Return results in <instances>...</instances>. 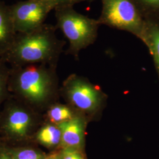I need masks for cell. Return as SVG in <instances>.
<instances>
[{"mask_svg": "<svg viewBox=\"0 0 159 159\" xmlns=\"http://www.w3.org/2000/svg\"><path fill=\"white\" fill-rule=\"evenodd\" d=\"M57 27L44 24L38 29L24 33H17L10 48L2 59L14 66L42 63L53 67L62 50L65 41L56 36Z\"/></svg>", "mask_w": 159, "mask_h": 159, "instance_id": "6da1fadb", "label": "cell"}, {"mask_svg": "<svg viewBox=\"0 0 159 159\" xmlns=\"http://www.w3.org/2000/svg\"><path fill=\"white\" fill-rule=\"evenodd\" d=\"M54 10L56 27L69 42L68 52L77 57L80 51L96 41L101 25L97 19L80 13L72 6L58 7Z\"/></svg>", "mask_w": 159, "mask_h": 159, "instance_id": "7a4b0ae2", "label": "cell"}, {"mask_svg": "<svg viewBox=\"0 0 159 159\" xmlns=\"http://www.w3.org/2000/svg\"><path fill=\"white\" fill-rule=\"evenodd\" d=\"M102 10L97 19L100 25L134 35L146 41V20L132 0H101Z\"/></svg>", "mask_w": 159, "mask_h": 159, "instance_id": "3957f363", "label": "cell"}, {"mask_svg": "<svg viewBox=\"0 0 159 159\" xmlns=\"http://www.w3.org/2000/svg\"><path fill=\"white\" fill-rule=\"evenodd\" d=\"M45 64L14 67L11 75L19 93L33 103L45 101L51 91L53 73Z\"/></svg>", "mask_w": 159, "mask_h": 159, "instance_id": "277c9868", "label": "cell"}, {"mask_svg": "<svg viewBox=\"0 0 159 159\" xmlns=\"http://www.w3.org/2000/svg\"><path fill=\"white\" fill-rule=\"evenodd\" d=\"M17 33H24L38 29L44 24L50 12L55 9L48 0H26L10 6Z\"/></svg>", "mask_w": 159, "mask_h": 159, "instance_id": "5b68a950", "label": "cell"}, {"mask_svg": "<svg viewBox=\"0 0 159 159\" xmlns=\"http://www.w3.org/2000/svg\"><path fill=\"white\" fill-rule=\"evenodd\" d=\"M65 91L70 102L77 108L87 113L96 112L103 101L101 91L76 75H71L66 80Z\"/></svg>", "mask_w": 159, "mask_h": 159, "instance_id": "8992f818", "label": "cell"}, {"mask_svg": "<svg viewBox=\"0 0 159 159\" xmlns=\"http://www.w3.org/2000/svg\"><path fill=\"white\" fill-rule=\"evenodd\" d=\"M61 133L60 146L64 148L82 150L84 145L85 120L78 116L72 119L57 125Z\"/></svg>", "mask_w": 159, "mask_h": 159, "instance_id": "52a82bcc", "label": "cell"}, {"mask_svg": "<svg viewBox=\"0 0 159 159\" xmlns=\"http://www.w3.org/2000/svg\"><path fill=\"white\" fill-rule=\"evenodd\" d=\"M32 117L22 108H12L7 114L4 123V129L13 138L23 139L28 136L33 125Z\"/></svg>", "mask_w": 159, "mask_h": 159, "instance_id": "ba28073f", "label": "cell"}, {"mask_svg": "<svg viewBox=\"0 0 159 159\" xmlns=\"http://www.w3.org/2000/svg\"><path fill=\"white\" fill-rule=\"evenodd\" d=\"M17 34L10 6L0 1V56L10 48Z\"/></svg>", "mask_w": 159, "mask_h": 159, "instance_id": "9c48e42d", "label": "cell"}, {"mask_svg": "<svg viewBox=\"0 0 159 159\" xmlns=\"http://www.w3.org/2000/svg\"><path fill=\"white\" fill-rule=\"evenodd\" d=\"M146 23V41L144 44L153 57L159 77V20L148 19Z\"/></svg>", "mask_w": 159, "mask_h": 159, "instance_id": "30bf717a", "label": "cell"}, {"mask_svg": "<svg viewBox=\"0 0 159 159\" xmlns=\"http://www.w3.org/2000/svg\"><path fill=\"white\" fill-rule=\"evenodd\" d=\"M36 137L37 141L46 148H55L61 144V133L57 125H48L40 129Z\"/></svg>", "mask_w": 159, "mask_h": 159, "instance_id": "8fae6325", "label": "cell"}, {"mask_svg": "<svg viewBox=\"0 0 159 159\" xmlns=\"http://www.w3.org/2000/svg\"><path fill=\"white\" fill-rule=\"evenodd\" d=\"M145 20H159V0H132Z\"/></svg>", "mask_w": 159, "mask_h": 159, "instance_id": "7c38bea8", "label": "cell"}, {"mask_svg": "<svg viewBox=\"0 0 159 159\" xmlns=\"http://www.w3.org/2000/svg\"><path fill=\"white\" fill-rule=\"evenodd\" d=\"M48 116L52 123L58 125L72 119L75 116L73 111L68 107L57 105L52 107L48 112Z\"/></svg>", "mask_w": 159, "mask_h": 159, "instance_id": "4fadbf2b", "label": "cell"}, {"mask_svg": "<svg viewBox=\"0 0 159 159\" xmlns=\"http://www.w3.org/2000/svg\"><path fill=\"white\" fill-rule=\"evenodd\" d=\"M9 154L13 159H44L46 156L32 148H21L11 151Z\"/></svg>", "mask_w": 159, "mask_h": 159, "instance_id": "5bb4252c", "label": "cell"}, {"mask_svg": "<svg viewBox=\"0 0 159 159\" xmlns=\"http://www.w3.org/2000/svg\"><path fill=\"white\" fill-rule=\"evenodd\" d=\"M63 159H85L81 150L73 148H64L61 150Z\"/></svg>", "mask_w": 159, "mask_h": 159, "instance_id": "9a60e30c", "label": "cell"}, {"mask_svg": "<svg viewBox=\"0 0 159 159\" xmlns=\"http://www.w3.org/2000/svg\"><path fill=\"white\" fill-rule=\"evenodd\" d=\"M10 74V71L7 68L4 64V61L1 59L0 60V98L2 96L4 91V84L6 80Z\"/></svg>", "mask_w": 159, "mask_h": 159, "instance_id": "2e32d148", "label": "cell"}, {"mask_svg": "<svg viewBox=\"0 0 159 159\" xmlns=\"http://www.w3.org/2000/svg\"><path fill=\"white\" fill-rule=\"evenodd\" d=\"M54 6L55 8L58 7L72 6L83 2H91L93 0H48Z\"/></svg>", "mask_w": 159, "mask_h": 159, "instance_id": "e0dca14e", "label": "cell"}, {"mask_svg": "<svg viewBox=\"0 0 159 159\" xmlns=\"http://www.w3.org/2000/svg\"><path fill=\"white\" fill-rule=\"evenodd\" d=\"M44 159H63L61 151L60 152H56L50 154L46 156Z\"/></svg>", "mask_w": 159, "mask_h": 159, "instance_id": "ac0fdd59", "label": "cell"}, {"mask_svg": "<svg viewBox=\"0 0 159 159\" xmlns=\"http://www.w3.org/2000/svg\"><path fill=\"white\" fill-rule=\"evenodd\" d=\"M0 159H13L11 156L8 153L2 152L0 154Z\"/></svg>", "mask_w": 159, "mask_h": 159, "instance_id": "d6986e66", "label": "cell"}, {"mask_svg": "<svg viewBox=\"0 0 159 159\" xmlns=\"http://www.w3.org/2000/svg\"><path fill=\"white\" fill-rule=\"evenodd\" d=\"M93 1H94V0H93Z\"/></svg>", "mask_w": 159, "mask_h": 159, "instance_id": "ffe728a7", "label": "cell"}]
</instances>
